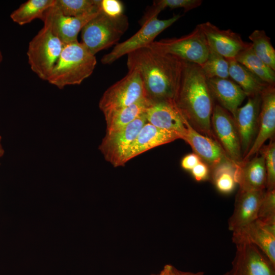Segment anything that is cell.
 Listing matches in <instances>:
<instances>
[{
	"mask_svg": "<svg viewBox=\"0 0 275 275\" xmlns=\"http://www.w3.org/2000/svg\"><path fill=\"white\" fill-rule=\"evenodd\" d=\"M190 172L195 179L197 181H204L210 178L209 168L202 161L199 162Z\"/></svg>",
	"mask_w": 275,
	"mask_h": 275,
	"instance_id": "obj_35",
	"label": "cell"
},
{
	"mask_svg": "<svg viewBox=\"0 0 275 275\" xmlns=\"http://www.w3.org/2000/svg\"><path fill=\"white\" fill-rule=\"evenodd\" d=\"M265 190L239 189L233 212L228 221L230 231L233 232L257 219L259 208Z\"/></svg>",
	"mask_w": 275,
	"mask_h": 275,
	"instance_id": "obj_19",
	"label": "cell"
},
{
	"mask_svg": "<svg viewBox=\"0 0 275 275\" xmlns=\"http://www.w3.org/2000/svg\"><path fill=\"white\" fill-rule=\"evenodd\" d=\"M146 123L144 113L124 127L106 132L99 146V150L105 160L115 167L124 166L128 149Z\"/></svg>",
	"mask_w": 275,
	"mask_h": 275,
	"instance_id": "obj_10",
	"label": "cell"
},
{
	"mask_svg": "<svg viewBox=\"0 0 275 275\" xmlns=\"http://www.w3.org/2000/svg\"><path fill=\"white\" fill-rule=\"evenodd\" d=\"M201 0H157L153 1V5L141 19L140 22L154 17H158L159 13L166 8L174 9L183 8L186 12L195 9L202 4Z\"/></svg>",
	"mask_w": 275,
	"mask_h": 275,
	"instance_id": "obj_31",
	"label": "cell"
},
{
	"mask_svg": "<svg viewBox=\"0 0 275 275\" xmlns=\"http://www.w3.org/2000/svg\"><path fill=\"white\" fill-rule=\"evenodd\" d=\"M149 104L146 98L128 106L104 115L106 132H111L124 127L143 115Z\"/></svg>",
	"mask_w": 275,
	"mask_h": 275,
	"instance_id": "obj_24",
	"label": "cell"
},
{
	"mask_svg": "<svg viewBox=\"0 0 275 275\" xmlns=\"http://www.w3.org/2000/svg\"><path fill=\"white\" fill-rule=\"evenodd\" d=\"M54 3L55 0H29L13 11L10 17L14 22L20 25L37 18L42 20L46 11Z\"/></svg>",
	"mask_w": 275,
	"mask_h": 275,
	"instance_id": "obj_25",
	"label": "cell"
},
{
	"mask_svg": "<svg viewBox=\"0 0 275 275\" xmlns=\"http://www.w3.org/2000/svg\"><path fill=\"white\" fill-rule=\"evenodd\" d=\"M173 265L170 264L166 265L158 275H172Z\"/></svg>",
	"mask_w": 275,
	"mask_h": 275,
	"instance_id": "obj_38",
	"label": "cell"
},
{
	"mask_svg": "<svg viewBox=\"0 0 275 275\" xmlns=\"http://www.w3.org/2000/svg\"><path fill=\"white\" fill-rule=\"evenodd\" d=\"M174 102L194 129L216 141L211 125L214 99L200 65L184 61Z\"/></svg>",
	"mask_w": 275,
	"mask_h": 275,
	"instance_id": "obj_2",
	"label": "cell"
},
{
	"mask_svg": "<svg viewBox=\"0 0 275 275\" xmlns=\"http://www.w3.org/2000/svg\"><path fill=\"white\" fill-rule=\"evenodd\" d=\"M182 16L174 15L167 19L154 17L143 22L141 29L126 40L117 43L111 52L101 59L102 64H111L125 54L149 45L165 29L170 26Z\"/></svg>",
	"mask_w": 275,
	"mask_h": 275,
	"instance_id": "obj_8",
	"label": "cell"
},
{
	"mask_svg": "<svg viewBox=\"0 0 275 275\" xmlns=\"http://www.w3.org/2000/svg\"><path fill=\"white\" fill-rule=\"evenodd\" d=\"M100 11L111 17H118L123 14L124 6L119 0H99Z\"/></svg>",
	"mask_w": 275,
	"mask_h": 275,
	"instance_id": "obj_34",
	"label": "cell"
},
{
	"mask_svg": "<svg viewBox=\"0 0 275 275\" xmlns=\"http://www.w3.org/2000/svg\"><path fill=\"white\" fill-rule=\"evenodd\" d=\"M129 26L127 17L107 16L101 11L81 30V43L93 55L117 44Z\"/></svg>",
	"mask_w": 275,
	"mask_h": 275,
	"instance_id": "obj_4",
	"label": "cell"
},
{
	"mask_svg": "<svg viewBox=\"0 0 275 275\" xmlns=\"http://www.w3.org/2000/svg\"><path fill=\"white\" fill-rule=\"evenodd\" d=\"M255 53L266 65L275 71V50L270 38L263 30L254 31L249 36Z\"/></svg>",
	"mask_w": 275,
	"mask_h": 275,
	"instance_id": "obj_28",
	"label": "cell"
},
{
	"mask_svg": "<svg viewBox=\"0 0 275 275\" xmlns=\"http://www.w3.org/2000/svg\"><path fill=\"white\" fill-rule=\"evenodd\" d=\"M235 180L241 190H266V172L263 156H255L237 166Z\"/></svg>",
	"mask_w": 275,
	"mask_h": 275,
	"instance_id": "obj_22",
	"label": "cell"
},
{
	"mask_svg": "<svg viewBox=\"0 0 275 275\" xmlns=\"http://www.w3.org/2000/svg\"><path fill=\"white\" fill-rule=\"evenodd\" d=\"M257 219L263 223H275V189L265 190L259 208Z\"/></svg>",
	"mask_w": 275,
	"mask_h": 275,
	"instance_id": "obj_33",
	"label": "cell"
},
{
	"mask_svg": "<svg viewBox=\"0 0 275 275\" xmlns=\"http://www.w3.org/2000/svg\"><path fill=\"white\" fill-rule=\"evenodd\" d=\"M64 47V44L44 25L30 42L27 51L32 70L41 79L47 80Z\"/></svg>",
	"mask_w": 275,
	"mask_h": 275,
	"instance_id": "obj_5",
	"label": "cell"
},
{
	"mask_svg": "<svg viewBox=\"0 0 275 275\" xmlns=\"http://www.w3.org/2000/svg\"><path fill=\"white\" fill-rule=\"evenodd\" d=\"M147 46L199 65L206 61L209 53L206 38L199 25L188 35L154 41Z\"/></svg>",
	"mask_w": 275,
	"mask_h": 275,
	"instance_id": "obj_6",
	"label": "cell"
},
{
	"mask_svg": "<svg viewBox=\"0 0 275 275\" xmlns=\"http://www.w3.org/2000/svg\"><path fill=\"white\" fill-rule=\"evenodd\" d=\"M264 82L275 85V71L266 65L254 52L251 45L241 51L235 58Z\"/></svg>",
	"mask_w": 275,
	"mask_h": 275,
	"instance_id": "obj_26",
	"label": "cell"
},
{
	"mask_svg": "<svg viewBox=\"0 0 275 275\" xmlns=\"http://www.w3.org/2000/svg\"><path fill=\"white\" fill-rule=\"evenodd\" d=\"M144 98H146L145 90L140 73L136 70L130 69L126 75L104 92L99 106L104 115Z\"/></svg>",
	"mask_w": 275,
	"mask_h": 275,
	"instance_id": "obj_7",
	"label": "cell"
},
{
	"mask_svg": "<svg viewBox=\"0 0 275 275\" xmlns=\"http://www.w3.org/2000/svg\"><path fill=\"white\" fill-rule=\"evenodd\" d=\"M180 139V136L176 133L156 127L147 122L128 149L125 162L149 150Z\"/></svg>",
	"mask_w": 275,
	"mask_h": 275,
	"instance_id": "obj_20",
	"label": "cell"
},
{
	"mask_svg": "<svg viewBox=\"0 0 275 275\" xmlns=\"http://www.w3.org/2000/svg\"><path fill=\"white\" fill-rule=\"evenodd\" d=\"M54 6L64 15L79 17L100 11L99 0H55Z\"/></svg>",
	"mask_w": 275,
	"mask_h": 275,
	"instance_id": "obj_29",
	"label": "cell"
},
{
	"mask_svg": "<svg viewBox=\"0 0 275 275\" xmlns=\"http://www.w3.org/2000/svg\"><path fill=\"white\" fill-rule=\"evenodd\" d=\"M184 63L176 56L149 46L127 54L128 69L139 72L150 101L174 100Z\"/></svg>",
	"mask_w": 275,
	"mask_h": 275,
	"instance_id": "obj_1",
	"label": "cell"
},
{
	"mask_svg": "<svg viewBox=\"0 0 275 275\" xmlns=\"http://www.w3.org/2000/svg\"><path fill=\"white\" fill-rule=\"evenodd\" d=\"M172 275H204V272L203 271L198 272H190V271H184L179 270L173 266L172 268Z\"/></svg>",
	"mask_w": 275,
	"mask_h": 275,
	"instance_id": "obj_37",
	"label": "cell"
},
{
	"mask_svg": "<svg viewBox=\"0 0 275 275\" xmlns=\"http://www.w3.org/2000/svg\"><path fill=\"white\" fill-rule=\"evenodd\" d=\"M228 60L229 77L242 89L246 97L261 94L269 85L235 59Z\"/></svg>",
	"mask_w": 275,
	"mask_h": 275,
	"instance_id": "obj_23",
	"label": "cell"
},
{
	"mask_svg": "<svg viewBox=\"0 0 275 275\" xmlns=\"http://www.w3.org/2000/svg\"><path fill=\"white\" fill-rule=\"evenodd\" d=\"M96 59L78 41L64 44L61 53L47 80L59 89L79 85L93 73Z\"/></svg>",
	"mask_w": 275,
	"mask_h": 275,
	"instance_id": "obj_3",
	"label": "cell"
},
{
	"mask_svg": "<svg viewBox=\"0 0 275 275\" xmlns=\"http://www.w3.org/2000/svg\"><path fill=\"white\" fill-rule=\"evenodd\" d=\"M264 158L266 172V190L275 189V143L270 141L266 146H263L260 149Z\"/></svg>",
	"mask_w": 275,
	"mask_h": 275,
	"instance_id": "obj_32",
	"label": "cell"
},
{
	"mask_svg": "<svg viewBox=\"0 0 275 275\" xmlns=\"http://www.w3.org/2000/svg\"><path fill=\"white\" fill-rule=\"evenodd\" d=\"M200 66L207 79L229 78L228 59L210 48L207 60Z\"/></svg>",
	"mask_w": 275,
	"mask_h": 275,
	"instance_id": "obj_30",
	"label": "cell"
},
{
	"mask_svg": "<svg viewBox=\"0 0 275 275\" xmlns=\"http://www.w3.org/2000/svg\"><path fill=\"white\" fill-rule=\"evenodd\" d=\"M186 127V133L183 140L208 166L210 171L222 162L230 160L217 142L198 132L187 122Z\"/></svg>",
	"mask_w": 275,
	"mask_h": 275,
	"instance_id": "obj_18",
	"label": "cell"
},
{
	"mask_svg": "<svg viewBox=\"0 0 275 275\" xmlns=\"http://www.w3.org/2000/svg\"><path fill=\"white\" fill-rule=\"evenodd\" d=\"M232 232V241L235 245H255L275 265V235L267 231L258 219Z\"/></svg>",
	"mask_w": 275,
	"mask_h": 275,
	"instance_id": "obj_17",
	"label": "cell"
},
{
	"mask_svg": "<svg viewBox=\"0 0 275 275\" xmlns=\"http://www.w3.org/2000/svg\"><path fill=\"white\" fill-rule=\"evenodd\" d=\"M2 137L0 136V158L3 156L4 154V150L1 144Z\"/></svg>",
	"mask_w": 275,
	"mask_h": 275,
	"instance_id": "obj_39",
	"label": "cell"
},
{
	"mask_svg": "<svg viewBox=\"0 0 275 275\" xmlns=\"http://www.w3.org/2000/svg\"><path fill=\"white\" fill-rule=\"evenodd\" d=\"M3 61V55L1 50H0V65Z\"/></svg>",
	"mask_w": 275,
	"mask_h": 275,
	"instance_id": "obj_40",
	"label": "cell"
},
{
	"mask_svg": "<svg viewBox=\"0 0 275 275\" xmlns=\"http://www.w3.org/2000/svg\"><path fill=\"white\" fill-rule=\"evenodd\" d=\"M201 161V159L195 153H189L182 159L181 166L184 170L190 171Z\"/></svg>",
	"mask_w": 275,
	"mask_h": 275,
	"instance_id": "obj_36",
	"label": "cell"
},
{
	"mask_svg": "<svg viewBox=\"0 0 275 275\" xmlns=\"http://www.w3.org/2000/svg\"><path fill=\"white\" fill-rule=\"evenodd\" d=\"M236 248L227 275H275V265L255 245L241 243Z\"/></svg>",
	"mask_w": 275,
	"mask_h": 275,
	"instance_id": "obj_11",
	"label": "cell"
},
{
	"mask_svg": "<svg viewBox=\"0 0 275 275\" xmlns=\"http://www.w3.org/2000/svg\"><path fill=\"white\" fill-rule=\"evenodd\" d=\"M198 25L209 48L227 59H235L251 45V43L244 42L239 34L231 30H221L209 21Z\"/></svg>",
	"mask_w": 275,
	"mask_h": 275,
	"instance_id": "obj_12",
	"label": "cell"
},
{
	"mask_svg": "<svg viewBox=\"0 0 275 275\" xmlns=\"http://www.w3.org/2000/svg\"><path fill=\"white\" fill-rule=\"evenodd\" d=\"M237 166L228 160L218 164L210 171V177L220 193L228 194L234 190L237 184L235 174Z\"/></svg>",
	"mask_w": 275,
	"mask_h": 275,
	"instance_id": "obj_27",
	"label": "cell"
},
{
	"mask_svg": "<svg viewBox=\"0 0 275 275\" xmlns=\"http://www.w3.org/2000/svg\"><path fill=\"white\" fill-rule=\"evenodd\" d=\"M152 275H158V274H152Z\"/></svg>",
	"mask_w": 275,
	"mask_h": 275,
	"instance_id": "obj_42",
	"label": "cell"
},
{
	"mask_svg": "<svg viewBox=\"0 0 275 275\" xmlns=\"http://www.w3.org/2000/svg\"><path fill=\"white\" fill-rule=\"evenodd\" d=\"M54 5L46 11L42 21L64 44L77 41L78 35L84 26L100 12L79 17L67 16Z\"/></svg>",
	"mask_w": 275,
	"mask_h": 275,
	"instance_id": "obj_16",
	"label": "cell"
},
{
	"mask_svg": "<svg viewBox=\"0 0 275 275\" xmlns=\"http://www.w3.org/2000/svg\"><path fill=\"white\" fill-rule=\"evenodd\" d=\"M145 115L148 123L176 133L180 136L181 139L183 140L186 133L187 121L180 113L174 101H149Z\"/></svg>",
	"mask_w": 275,
	"mask_h": 275,
	"instance_id": "obj_13",
	"label": "cell"
},
{
	"mask_svg": "<svg viewBox=\"0 0 275 275\" xmlns=\"http://www.w3.org/2000/svg\"><path fill=\"white\" fill-rule=\"evenodd\" d=\"M211 125L216 141L228 157L237 166H241L244 162L238 133L232 116L214 103Z\"/></svg>",
	"mask_w": 275,
	"mask_h": 275,
	"instance_id": "obj_9",
	"label": "cell"
},
{
	"mask_svg": "<svg viewBox=\"0 0 275 275\" xmlns=\"http://www.w3.org/2000/svg\"><path fill=\"white\" fill-rule=\"evenodd\" d=\"M223 275H227V272L225 273L224 274H223Z\"/></svg>",
	"mask_w": 275,
	"mask_h": 275,
	"instance_id": "obj_41",
	"label": "cell"
},
{
	"mask_svg": "<svg viewBox=\"0 0 275 275\" xmlns=\"http://www.w3.org/2000/svg\"><path fill=\"white\" fill-rule=\"evenodd\" d=\"M261 103L258 118V127L255 139L243 162L258 153L268 139H272L275 132V85H269L262 93Z\"/></svg>",
	"mask_w": 275,
	"mask_h": 275,
	"instance_id": "obj_14",
	"label": "cell"
},
{
	"mask_svg": "<svg viewBox=\"0 0 275 275\" xmlns=\"http://www.w3.org/2000/svg\"><path fill=\"white\" fill-rule=\"evenodd\" d=\"M208 85L213 99L234 118L246 95L242 89L229 78L207 79Z\"/></svg>",
	"mask_w": 275,
	"mask_h": 275,
	"instance_id": "obj_21",
	"label": "cell"
},
{
	"mask_svg": "<svg viewBox=\"0 0 275 275\" xmlns=\"http://www.w3.org/2000/svg\"><path fill=\"white\" fill-rule=\"evenodd\" d=\"M247 102L239 107L233 118L238 133L243 158L250 149L257 135L261 96L248 97Z\"/></svg>",
	"mask_w": 275,
	"mask_h": 275,
	"instance_id": "obj_15",
	"label": "cell"
}]
</instances>
